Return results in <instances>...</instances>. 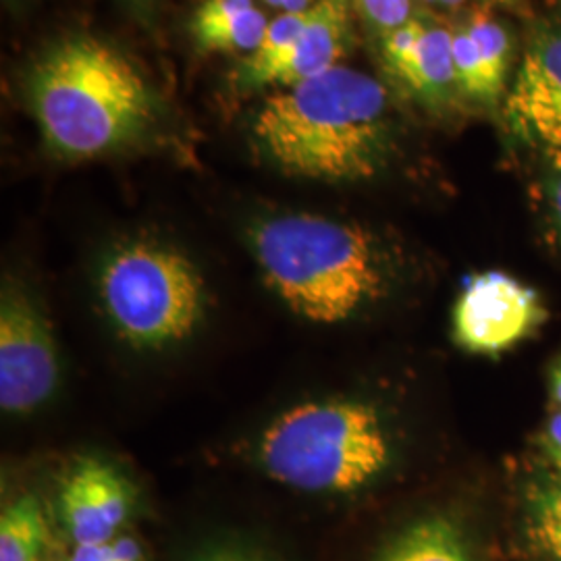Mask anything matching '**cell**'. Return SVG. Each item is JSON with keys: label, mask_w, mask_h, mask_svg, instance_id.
Here are the masks:
<instances>
[{"label": "cell", "mask_w": 561, "mask_h": 561, "mask_svg": "<svg viewBox=\"0 0 561 561\" xmlns=\"http://www.w3.org/2000/svg\"><path fill=\"white\" fill-rule=\"evenodd\" d=\"M551 215H553V222H556L561 241V169L551 183Z\"/></svg>", "instance_id": "obj_24"}, {"label": "cell", "mask_w": 561, "mask_h": 561, "mask_svg": "<svg viewBox=\"0 0 561 561\" xmlns=\"http://www.w3.org/2000/svg\"><path fill=\"white\" fill-rule=\"evenodd\" d=\"M454 32L443 25L410 20L385 34L382 59L396 80H400L422 101H443L456 81Z\"/></svg>", "instance_id": "obj_10"}, {"label": "cell", "mask_w": 561, "mask_h": 561, "mask_svg": "<svg viewBox=\"0 0 561 561\" xmlns=\"http://www.w3.org/2000/svg\"><path fill=\"white\" fill-rule=\"evenodd\" d=\"M451 48H454V69H456L458 85L472 99L486 102L481 60H479L474 41L470 38L466 27H460V30L454 32Z\"/></svg>", "instance_id": "obj_17"}, {"label": "cell", "mask_w": 561, "mask_h": 561, "mask_svg": "<svg viewBox=\"0 0 561 561\" xmlns=\"http://www.w3.org/2000/svg\"><path fill=\"white\" fill-rule=\"evenodd\" d=\"M530 535L551 560L561 561V481L549 482L535 493Z\"/></svg>", "instance_id": "obj_16"}, {"label": "cell", "mask_w": 561, "mask_h": 561, "mask_svg": "<svg viewBox=\"0 0 561 561\" xmlns=\"http://www.w3.org/2000/svg\"><path fill=\"white\" fill-rule=\"evenodd\" d=\"M190 561H268L262 558L261 553L245 549L241 545H229V542H221V545H208L201 551H196Z\"/></svg>", "instance_id": "obj_21"}, {"label": "cell", "mask_w": 561, "mask_h": 561, "mask_svg": "<svg viewBox=\"0 0 561 561\" xmlns=\"http://www.w3.org/2000/svg\"><path fill=\"white\" fill-rule=\"evenodd\" d=\"M101 300L121 340L162 350L187 340L204 317V280L180 250L159 241H127L101 268Z\"/></svg>", "instance_id": "obj_5"}, {"label": "cell", "mask_w": 561, "mask_h": 561, "mask_svg": "<svg viewBox=\"0 0 561 561\" xmlns=\"http://www.w3.org/2000/svg\"><path fill=\"white\" fill-rule=\"evenodd\" d=\"M48 526L34 495H23L0 516V561H41Z\"/></svg>", "instance_id": "obj_13"}, {"label": "cell", "mask_w": 561, "mask_h": 561, "mask_svg": "<svg viewBox=\"0 0 561 561\" xmlns=\"http://www.w3.org/2000/svg\"><path fill=\"white\" fill-rule=\"evenodd\" d=\"M551 391H553V398L560 403L561 408V358L553 366V373H551Z\"/></svg>", "instance_id": "obj_25"}, {"label": "cell", "mask_w": 561, "mask_h": 561, "mask_svg": "<svg viewBox=\"0 0 561 561\" xmlns=\"http://www.w3.org/2000/svg\"><path fill=\"white\" fill-rule=\"evenodd\" d=\"M362 18L389 34L412 20V0H354Z\"/></svg>", "instance_id": "obj_18"}, {"label": "cell", "mask_w": 561, "mask_h": 561, "mask_svg": "<svg viewBox=\"0 0 561 561\" xmlns=\"http://www.w3.org/2000/svg\"><path fill=\"white\" fill-rule=\"evenodd\" d=\"M545 321L535 289L489 271L468 280L454 308V340L472 354H502Z\"/></svg>", "instance_id": "obj_7"}, {"label": "cell", "mask_w": 561, "mask_h": 561, "mask_svg": "<svg viewBox=\"0 0 561 561\" xmlns=\"http://www.w3.org/2000/svg\"><path fill=\"white\" fill-rule=\"evenodd\" d=\"M503 115L518 138L561 161V32L530 42Z\"/></svg>", "instance_id": "obj_8"}, {"label": "cell", "mask_w": 561, "mask_h": 561, "mask_svg": "<svg viewBox=\"0 0 561 561\" xmlns=\"http://www.w3.org/2000/svg\"><path fill=\"white\" fill-rule=\"evenodd\" d=\"M474 41L481 60L486 102H495L502 96L505 76L510 67V38L497 21L486 15H474L463 25Z\"/></svg>", "instance_id": "obj_15"}, {"label": "cell", "mask_w": 561, "mask_h": 561, "mask_svg": "<svg viewBox=\"0 0 561 561\" xmlns=\"http://www.w3.org/2000/svg\"><path fill=\"white\" fill-rule=\"evenodd\" d=\"M463 0H437V4H443V7H447V9H456V7H460Z\"/></svg>", "instance_id": "obj_26"}, {"label": "cell", "mask_w": 561, "mask_h": 561, "mask_svg": "<svg viewBox=\"0 0 561 561\" xmlns=\"http://www.w3.org/2000/svg\"><path fill=\"white\" fill-rule=\"evenodd\" d=\"M252 136L287 175L370 180L391 146L389 99L381 81L340 65L266 99Z\"/></svg>", "instance_id": "obj_1"}, {"label": "cell", "mask_w": 561, "mask_h": 561, "mask_svg": "<svg viewBox=\"0 0 561 561\" xmlns=\"http://www.w3.org/2000/svg\"><path fill=\"white\" fill-rule=\"evenodd\" d=\"M271 21L259 7H252L236 18H229L222 23L192 30L194 38L202 50L206 53H225V55H254L262 44Z\"/></svg>", "instance_id": "obj_14"}, {"label": "cell", "mask_w": 561, "mask_h": 561, "mask_svg": "<svg viewBox=\"0 0 561 561\" xmlns=\"http://www.w3.org/2000/svg\"><path fill=\"white\" fill-rule=\"evenodd\" d=\"M424 2H433V4H437V0H424Z\"/></svg>", "instance_id": "obj_28"}, {"label": "cell", "mask_w": 561, "mask_h": 561, "mask_svg": "<svg viewBox=\"0 0 561 561\" xmlns=\"http://www.w3.org/2000/svg\"><path fill=\"white\" fill-rule=\"evenodd\" d=\"M25 88L46 148L67 161L115 152L157 119V99L140 69L115 46L88 36L50 46Z\"/></svg>", "instance_id": "obj_2"}, {"label": "cell", "mask_w": 561, "mask_h": 561, "mask_svg": "<svg viewBox=\"0 0 561 561\" xmlns=\"http://www.w3.org/2000/svg\"><path fill=\"white\" fill-rule=\"evenodd\" d=\"M250 245L268 287L306 321H350L387 287L377 241L354 222L280 215L256 222Z\"/></svg>", "instance_id": "obj_3"}, {"label": "cell", "mask_w": 561, "mask_h": 561, "mask_svg": "<svg viewBox=\"0 0 561 561\" xmlns=\"http://www.w3.org/2000/svg\"><path fill=\"white\" fill-rule=\"evenodd\" d=\"M256 7L254 0H204L201 7L194 13L192 21V30H202V27H210L217 25L229 18H236L243 11Z\"/></svg>", "instance_id": "obj_20"}, {"label": "cell", "mask_w": 561, "mask_h": 561, "mask_svg": "<svg viewBox=\"0 0 561 561\" xmlns=\"http://www.w3.org/2000/svg\"><path fill=\"white\" fill-rule=\"evenodd\" d=\"M136 503L131 482L99 458L78 461L60 486V518L76 545H102L119 535Z\"/></svg>", "instance_id": "obj_9"}, {"label": "cell", "mask_w": 561, "mask_h": 561, "mask_svg": "<svg viewBox=\"0 0 561 561\" xmlns=\"http://www.w3.org/2000/svg\"><path fill=\"white\" fill-rule=\"evenodd\" d=\"M352 38L350 0H319L310 11L300 36L287 53L262 71L252 88H291L335 67L347 55Z\"/></svg>", "instance_id": "obj_11"}, {"label": "cell", "mask_w": 561, "mask_h": 561, "mask_svg": "<svg viewBox=\"0 0 561 561\" xmlns=\"http://www.w3.org/2000/svg\"><path fill=\"white\" fill-rule=\"evenodd\" d=\"M493 2H503V4H507V2H514V0H493Z\"/></svg>", "instance_id": "obj_27"}, {"label": "cell", "mask_w": 561, "mask_h": 561, "mask_svg": "<svg viewBox=\"0 0 561 561\" xmlns=\"http://www.w3.org/2000/svg\"><path fill=\"white\" fill-rule=\"evenodd\" d=\"M264 2L279 9L280 13H304V11H310L319 0H264Z\"/></svg>", "instance_id": "obj_23"}, {"label": "cell", "mask_w": 561, "mask_h": 561, "mask_svg": "<svg viewBox=\"0 0 561 561\" xmlns=\"http://www.w3.org/2000/svg\"><path fill=\"white\" fill-rule=\"evenodd\" d=\"M69 561H144V553L136 539L117 535L102 545H76Z\"/></svg>", "instance_id": "obj_19"}, {"label": "cell", "mask_w": 561, "mask_h": 561, "mask_svg": "<svg viewBox=\"0 0 561 561\" xmlns=\"http://www.w3.org/2000/svg\"><path fill=\"white\" fill-rule=\"evenodd\" d=\"M542 447L553 468L560 472L561 481V410L551 416L542 435Z\"/></svg>", "instance_id": "obj_22"}, {"label": "cell", "mask_w": 561, "mask_h": 561, "mask_svg": "<svg viewBox=\"0 0 561 561\" xmlns=\"http://www.w3.org/2000/svg\"><path fill=\"white\" fill-rule=\"evenodd\" d=\"M393 451L379 408L350 398L298 403L280 412L259 443L273 481L319 495L356 493L379 481Z\"/></svg>", "instance_id": "obj_4"}, {"label": "cell", "mask_w": 561, "mask_h": 561, "mask_svg": "<svg viewBox=\"0 0 561 561\" xmlns=\"http://www.w3.org/2000/svg\"><path fill=\"white\" fill-rule=\"evenodd\" d=\"M59 358L48 322L15 287L0 300V405L7 414H27L55 393Z\"/></svg>", "instance_id": "obj_6"}, {"label": "cell", "mask_w": 561, "mask_h": 561, "mask_svg": "<svg viewBox=\"0 0 561 561\" xmlns=\"http://www.w3.org/2000/svg\"><path fill=\"white\" fill-rule=\"evenodd\" d=\"M375 561H479L458 522L428 516L403 528Z\"/></svg>", "instance_id": "obj_12"}]
</instances>
